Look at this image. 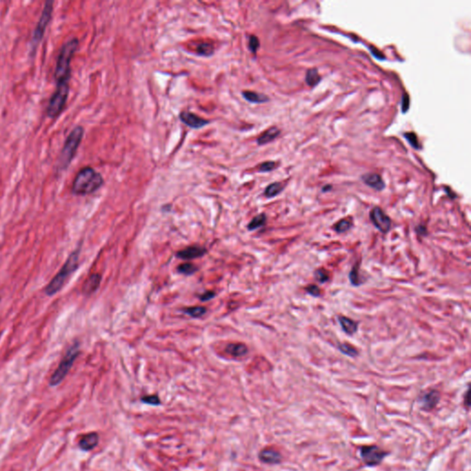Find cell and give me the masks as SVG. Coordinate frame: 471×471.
Returning <instances> with one entry per match:
<instances>
[{
  "instance_id": "1",
  "label": "cell",
  "mask_w": 471,
  "mask_h": 471,
  "mask_svg": "<svg viewBox=\"0 0 471 471\" xmlns=\"http://www.w3.org/2000/svg\"><path fill=\"white\" fill-rule=\"evenodd\" d=\"M101 174L91 167H85L78 171L72 185V193L76 195H88L97 192L103 185Z\"/></svg>"
},
{
  "instance_id": "2",
  "label": "cell",
  "mask_w": 471,
  "mask_h": 471,
  "mask_svg": "<svg viewBox=\"0 0 471 471\" xmlns=\"http://www.w3.org/2000/svg\"><path fill=\"white\" fill-rule=\"evenodd\" d=\"M79 44L77 38H72L65 42L60 49L58 58L56 62V67L54 72V77L56 83L65 82L70 80L71 60L77 51Z\"/></svg>"
},
{
  "instance_id": "3",
  "label": "cell",
  "mask_w": 471,
  "mask_h": 471,
  "mask_svg": "<svg viewBox=\"0 0 471 471\" xmlns=\"http://www.w3.org/2000/svg\"><path fill=\"white\" fill-rule=\"evenodd\" d=\"M79 254L80 247H77L69 255V257L65 260V264L60 269V271L53 277L52 281L48 283L47 286L44 288V293L47 296H53L58 293L63 286L65 285V281L70 276L73 272L77 271L79 264Z\"/></svg>"
},
{
  "instance_id": "4",
  "label": "cell",
  "mask_w": 471,
  "mask_h": 471,
  "mask_svg": "<svg viewBox=\"0 0 471 471\" xmlns=\"http://www.w3.org/2000/svg\"><path fill=\"white\" fill-rule=\"evenodd\" d=\"M84 136V128L80 125H77L72 130L70 134L66 137L65 144L61 150L57 162V171L59 172L65 171L75 158L78 147L82 141Z\"/></svg>"
},
{
  "instance_id": "5",
  "label": "cell",
  "mask_w": 471,
  "mask_h": 471,
  "mask_svg": "<svg viewBox=\"0 0 471 471\" xmlns=\"http://www.w3.org/2000/svg\"><path fill=\"white\" fill-rule=\"evenodd\" d=\"M79 353H80L79 343L77 342H74L70 347L68 348L65 356L63 357V359L61 360L58 367L56 368V370L50 378L49 384L51 387L58 386L59 384H61V382L65 379L68 372L70 371L75 361L77 360Z\"/></svg>"
},
{
  "instance_id": "6",
  "label": "cell",
  "mask_w": 471,
  "mask_h": 471,
  "mask_svg": "<svg viewBox=\"0 0 471 471\" xmlns=\"http://www.w3.org/2000/svg\"><path fill=\"white\" fill-rule=\"evenodd\" d=\"M69 94V82L56 83V89L49 100L47 106L48 117L55 119L58 117L65 109V103Z\"/></svg>"
},
{
  "instance_id": "7",
  "label": "cell",
  "mask_w": 471,
  "mask_h": 471,
  "mask_svg": "<svg viewBox=\"0 0 471 471\" xmlns=\"http://www.w3.org/2000/svg\"><path fill=\"white\" fill-rule=\"evenodd\" d=\"M53 1L47 0L45 1L43 8L41 11V17L39 18V21L36 25L34 31L32 33V37L30 40V53H35L36 48L40 41L42 40L43 35L45 33V30L48 27V25L51 21V18L53 16Z\"/></svg>"
},
{
  "instance_id": "8",
  "label": "cell",
  "mask_w": 471,
  "mask_h": 471,
  "mask_svg": "<svg viewBox=\"0 0 471 471\" xmlns=\"http://www.w3.org/2000/svg\"><path fill=\"white\" fill-rule=\"evenodd\" d=\"M387 455V452L377 446H365L360 448L361 459L365 465L368 467H375L381 464Z\"/></svg>"
},
{
  "instance_id": "9",
  "label": "cell",
  "mask_w": 471,
  "mask_h": 471,
  "mask_svg": "<svg viewBox=\"0 0 471 471\" xmlns=\"http://www.w3.org/2000/svg\"><path fill=\"white\" fill-rule=\"evenodd\" d=\"M370 219L373 225L384 234H387L391 229V219L378 206H376L372 209L370 212Z\"/></svg>"
},
{
  "instance_id": "10",
  "label": "cell",
  "mask_w": 471,
  "mask_h": 471,
  "mask_svg": "<svg viewBox=\"0 0 471 471\" xmlns=\"http://www.w3.org/2000/svg\"><path fill=\"white\" fill-rule=\"evenodd\" d=\"M180 119L183 124L193 129H200L209 124V121L201 118L193 112L184 111L180 113Z\"/></svg>"
},
{
  "instance_id": "11",
  "label": "cell",
  "mask_w": 471,
  "mask_h": 471,
  "mask_svg": "<svg viewBox=\"0 0 471 471\" xmlns=\"http://www.w3.org/2000/svg\"><path fill=\"white\" fill-rule=\"evenodd\" d=\"M440 401V393L437 390H431L429 392L424 393L420 398L421 407L425 411H430L434 409Z\"/></svg>"
},
{
  "instance_id": "12",
  "label": "cell",
  "mask_w": 471,
  "mask_h": 471,
  "mask_svg": "<svg viewBox=\"0 0 471 471\" xmlns=\"http://www.w3.org/2000/svg\"><path fill=\"white\" fill-rule=\"evenodd\" d=\"M206 253V249L205 247H200V246H192L179 251L177 253V256L183 259H193L200 258Z\"/></svg>"
},
{
  "instance_id": "13",
  "label": "cell",
  "mask_w": 471,
  "mask_h": 471,
  "mask_svg": "<svg viewBox=\"0 0 471 471\" xmlns=\"http://www.w3.org/2000/svg\"><path fill=\"white\" fill-rule=\"evenodd\" d=\"M100 282H101L100 274H99V273L91 274L83 284V294L85 295H90V294H94L95 292L100 287Z\"/></svg>"
},
{
  "instance_id": "14",
  "label": "cell",
  "mask_w": 471,
  "mask_h": 471,
  "mask_svg": "<svg viewBox=\"0 0 471 471\" xmlns=\"http://www.w3.org/2000/svg\"><path fill=\"white\" fill-rule=\"evenodd\" d=\"M363 182L369 187L376 191H383L385 189V183L380 175L377 173H366L362 176Z\"/></svg>"
},
{
  "instance_id": "15",
  "label": "cell",
  "mask_w": 471,
  "mask_h": 471,
  "mask_svg": "<svg viewBox=\"0 0 471 471\" xmlns=\"http://www.w3.org/2000/svg\"><path fill=\"white\" fill-rule=\"evenodd\" d=\"M259 460L266 464H278L282 460V456L275 450L264 449L259 453Z\"/></svg>"
},
{
  "instance_id": "16",
  "label": "cell",
  "mask_w": 471,
  "mask_h": 471,
  "mask_svg": "<svg viewBox=\"0 0 471 471\" xmlns=\"http://www.w3.org/2000/svg\"><path fill=\"white\" fill-rule=\"evenodd\" d=\"M280 134H281V131L279 130V128H277L276 126H272L271 128L266 130L262 135H260L258 137L257 143L259 146H263L276 139L277 137L280 136Z\"/></svg>"
},
{
  "instance_id": "17",
  "label": "cell",
  "mask_w": 471,
  "mask_h": 471,
  "mask_svg": "<svg viewBox=\"0 0 471 471\" xmlns=\"http://www.w3.org/2000/svg\"><path fill=\"white\" fill-rule=\"evenodd\" d=\"M98 443H99V436L95 433H91V434L83 436L80 439L79 448L84 451H89V450H92L98 445Z\"/></svg>"
},
{
  "instance_id": "18",
  "label": "cell",
  "mask_w": 471,
  "mask_h": 471,
  "mask_svg": "<svg viewBox=\"0 0 471 471\" xmlns=\"http://www.w3.org/2000/svg\"><path fill=\"white\" fill-rule=\"evenodd\" d=\"M338 319H339V323L341 325L342 330L346 334L352 336L356 333V331L358 330V323L356 321H354L352 318L343 317V316L339 317Z\"/></svg>"
},
{
  "instance_id": "19",
  "label": "cell",
  "mask_w": 471,
  "mask_h": 471,
  "mask_svg": "<svg viewBox=\"0 0 471 471\" xmlns=\"http://www.w3.org/2000/svg\"><path fill=\"white\" fill-rule=\"evenodd\" d=\"M226 351L227 353H230V355L235 356V357H240L247 353L246 345L242 343H230L227 346Z\"/></svg>"
},
{
  "instance_id": "20",
  "label": "cell",
  "mask_w": 471,
  "mask_h": 471,
  "mask_svg": "<svg viewBox=\"0 0 471 471\" xmlns=\"http://www.w3.org/2000/svg\"><path fill=\"white\" fill-rule=\"evenodd\" d=\"M242 95H243L245 100H247L249 102H252V103H264V102L269 100V98L266 95L260 94V93L254 92V91L246 90V91L242 92Z\"/></svg>"
},
{
  "instance_id": "21",
  "label": "cell",
  "mask_w": 471,
  "mask_h": 471,
  "mask_svg": "<svg viewBox=\"0 0 471 471\" xmlns=\"http://www.w3.org/2000/svg\"><path fill=\"white\" fill-rule=\"evenodd\" d=\"M214 53H215V47L211 43L201 42L196 46V53L199 54V55H202V56L209 57V56L213 55Z\"/></svg>"
},
{
  "instance_id": "22",
  "label": "cell",
  "mask_w": 471,
  "mask_h": 471,
  "mask_svg": "<svg viewBox=\"0 0 471 471\" xmlns=\"http://www.w3.org/2000/svg\"><path fill=\"white\" fill-rule=\"evenodd\" d=\"M320 80H321V77L318 74V69L311 68V69L307 70L306 75V82L308 86H310L313 88V87L317 86L318 83L320 82Z\"/></svg>"
},
{
  "instance_id": "23",
  "label": "cell",
  "mask_w": 471,
  "mask_h": 471,
  "mask_svg": "<svg viewBox=\"0 0 471 471\" xmlns=\"http://www.w3.org/2000/svg\"><path fill=\"white\" fill-rule=\"evenodd\" d=\"M283 190V185L281 183H273L267 186L265 189L264 195L267 198H272L282 193Z\"/></svg>"
},
{
  "instance_id": "24",
  "label": "cell",
  "mask_w": 471,
  "mask_h": 471,
  "mask_svg": "<svg viewBox=\"0 0 471 471\" xmlns=\"http://www.w3.org/2000/svg\"><path fill=\"white\" fill-rule=\"evenodd\" d=\"M352 228H353V222L351 219H348V218H342L333 227V229L337 233H345Z\"/></svg>"
},
{
  "instance_id": "25",
  "label": "cell",
  "mask_w": 471,
  "mask_h": 471,
  "mask_svg": "<svg viewBox=\"0 0 471 471\" xmlns=\"http://www.w3.org/2000/svg\"><path fill=\"white\" fill-rule=\"evenodd\" d=\"M267 222V218H266V215L265 214H260L259 216L255 217V218L249 222V224L247 225V229L248 230H256L263 227Z\"/></svg>"
},
{
  "instance_id": "26",
  "label": "cell",
  "mask_w": 471,
  "mask_h": 471,
  "mask_svg": "<svg viewBox=\"0 0 471 471\" xmlns=\"http://www.w3.org/2000/svg\"><path fill=\"white\" fill-rule=\"evenodd\" d=\"M338 349L341 353L347 355V356H350V357H356L359 354L358 351L355 348L352 346L351 344H348V343H339Z\"/></svg>"
},
{
  "instance_id": "27",
  "label": "cell",
  "mask_w": 471,
  "mask_h": 471,
  "mask_svg": "<svg viewBox=\"0 0 471 471\" xmlns=\"http://www.w3.org/2000/svg\"><path fill=\"white\" fill-rule=\"evenodd\" d=\"M184 312L193 318H200L203 315L206 314V308L204 306H194V307H189L184 309Z\"/></svg>"
},
{
  "instance_id": "28",
  "label": "cell",
  "mask_w": 471,
  "mask_h": 471,
  "mask_svg": "<svg viewBox=\"0 0 471 471\" xmlns=\"http://www.w3.org/2000/svg\"><path fill=\"white\" fill-rule=\"evenodd\" d=\"M349 279L351 281V283L354 285V286H358L360 284H362V282H361V279L359 277V268H358V264L353 266L352 271L350 272L349 274Z\"/></svg>"
},
{
  "instance_id": "29",
  "label": "cell",
  "mask_w": 471,
  "mask_h": 471,
  "mask_svg": "<svg viewBox=\"0 0 471 471\" xmlns=\"http://www.w3.org/2000/svg\"><path fill=\"white\" fill-rule=\"evenodd\" d=\"M314 275H315V278H316V280L318 281V283H327L330 280L329 272L326 271L325 269H322V268L316 270L314 272Z\"/></svg>"
},
{
  "instance_id": "30",
  "label": "cell",
  "mask_w": 471,
  "mask_h": 471,
  "mask_svg": "<svg viewBox=\"0 0 471 471\" xmlns=\"http://www.w3.org/2000/svg\"><path fill=\"white\" fill-rule=\"evenodd\" d=\"M178 271H180L181 273H183V274H185V275H191V274H194L195 271H197V268L195 267V265L188 262V263H183V264L180 265L178 267Z\"/></svg>"
},
{
  "instance_id": "31",
  "label": "cell",
  "mask_w": 471,
  "mask_h": 471,
  "mask_svg": "<svg viewBox=\"0 0 471 471\" xmlns=\"http://www.w3.org/2000/svg\"><path fill=\"white\" fill-rule=\"evenodd\" d=\"M404 137L406 138L408 142L410 143V145L412 146L413 148L415 149H420V144H419L418 137L416 136L415 133L413 132H409V133H405L404 134Z\"/></svg>"
},
{
  "instance_id": "32",
  "label": "cell",
  "mask_w": 471,
  "mask_h": 471,
  "mask_svg": "<svg viewBox=\"0 0 471 471\" xmlns=\"http://www.w3.org/2000/svg\"><path fill=\"white\" fill-rule=\"evenodd\" d=\"M248 48L251 51V53H257L258 49L259 48V40L257 36L251 35L248 39Z\"/></svg>"
},
{
  "instance_id": "33",
  "label": "cell",
  "mask_w": 471,
  "mask_h": 471,
  "mask_svg": "<svg viewBox=\"0 0 471 471\" xmlns=\"http://www.w3.org/2000/svg\"><path fill=\"white\" fill-rule=\"evenodd\" d=\"M276 167V162H274V161H266V162L262 163L261 165L259 166V172H270V171H273Z\"/></svg>"
},
{
  "instance_id": "34",
  "label": "cell",
  "mask_w": 471,
  "mask_h": 471,
  "mask_svg": "<svg viewBox=\"0 0 471 471\" xmlns=\"http://www.w3.org/2000/svg\"><path fill=\"white\" fill-rule=\"evenodd\" d=\"M142 401L147 403V404H149V405H154V406H157L160 404V401H159V398L158 396H146L142 399Z\"/></svg>"
},
{
  "instance_id": "35",
  "label": "cell",
  "mask_w": 471,
  "mask_h": 471,
  "mask_svg": "<svg viewBox=\"0 0 471 471\" xmlns=\"http://www.w3.org/2000/svg\"><path fill=\"white\" fill-rule=\"evenodd\" d=\"M306 291L308 294H310V295L314 296V297H318V296H320V294H320V289H319V287L317 286V285H315V284H310V285L306 286Z\"/></svg>"
},
{
  "instance_id": "36",
  "label": "cell",
  "mask_w": 471,
  "mask_h": 471,
  "mask_svg": "<svg viewBox=\"0 0 471 471\" xmlns=\"http://www.w3.org/2000/svg\"><path fill=\"white\" fill-rule=\"evenodd\" d=\"M402 112H406L408 110H409V107H410V98L408 94L403 95V98H402Z\"/></svg>"
},
{
  "instance_id": "37",
  "label": "cell",
  "mask_w": 471,
  "mask_h": 471,
  "mask_svg": "<svg viewBox=\"0 0 471 471\" xmlns=\"http://www.w3.org/2000/svg\"><path fill=\"white\" fill-rule=\"evenodd\" d=\"M215 295H216V294H215L214 292H212V291H207L205 294H203L201 295L200 299L202 301H205V302H206V301L210 300V299L214 298Z\"/></svg>"
},
{
  "instance_id": "38",
  "label": "cell",
  "mask_w": 471,
  "mask_h": 471,
  "mask_svg": "<svg viewBox=\"0 0 471 471\" xmlns=\"http://www.w3.org/2000/svg\"><path fill=\"white\" fill-rule=\"evenodd\" d=\"M416 232L419 236H423L427 235V229L423 226V225H419L418 227L416 228Z\"/></svg>"
},
{
  "instance_id": "39",
  "label": "cell",
  "mask_w": 471,
  "mask_h": 471,
  "mask_svg": "<svg viewBox=\"0 0 471 471\" xmlns=\"http://www.w3.org/2000/svg\"><path fill=\"white\" fill-rule=\"evenodd\" d=\"M331 188H332V187H331L330 185H327V186L323 187L322 191H323V192H327V191H330V190H331Z\"/></svg>"
}]
</instances>
